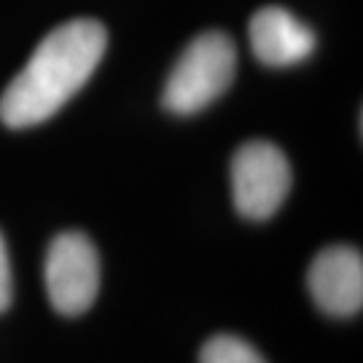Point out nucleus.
<instances>
[{
    "label": "nucleus",
    "mask_w": 363,
    "mask_h": 363,
    "mask_svg": "<svg viewBox=\"0 0 363 363\" xmlns=\"http://www.w3.org/2000/svg\"><path fill=\"white\" fill-rule=\"evenodd\" d=\"M234 70H237L234 40L218 30L202 33L178 57L162 91V105L175 116L199 113L232 86Z\"/></svg>",
    "instance_id": "nucleus-2"
},
{
    "label": "nucleus",
    "mask_w": 363,
    "mask_h": 363,
    "mask_svg": "<svg viewBox=\"0 0 363 363\" xmlns=\"http://www.w3.org/2000/svg\"><path fill=\"white\" fill-rule=\"evenodd\" d=\"M315 304L331 318H352L363 307V259L350 245L320 250L307 272Z\"/></svg>",
    "instance_id": "nucleus-5"
},
{
    "label": "nucleus",
    "mask_w": 363,
    "mask_h": 363,
    "mask_svg": "<svg viewBox=\"0 0 363 363\" xmlns=\"http://www.w3.org/2000/svg\"><path fill=\"white\" fill-rule=\"evenodd\" d=\"M291 191V164L274 143L250 140L232 159V199L247 220L272 218Z\"/></svg>",
    "instance_id": "nucleus-3"
},
{
    "label": "nucleus",
    "mask_w": 363,
    "mask_h": 363,
    "mask_svg": "<svg viewBox=\"0 0 363 363\" xmlns=\"http://www.w3.org/2000/svg\"><path fill=\"white\" fill-rule=\"evenodd\" d=\"M250 49L261 65L288 67L315 52V33L280 6H267L250 19Z\"/></svg>",
    "instance_id": "nucleus-6"
},
{
    "label": "nucleus",
    "mask_w": 363,
    "mask_h": 363,
    "mask_svg": "<svg viewBox=\"0 0 363 363\" xmlns=\"http://www.w3.org/2000/svg\"><path fill=\"white\" fill-rule=\"evenodd\" d=\"M199 363H267L250 342L232 334H216L210 337L202 350H199Z\"/></svg>",
    "instance_id": "nucleus-7"
},
{
    "label": "nucleus",
    "mask_w": 363,
    "mask_h": 363,
    "mask_svg": "<svg viewBox=\"0 0 363 363\" xmlns=\"http://www.w3.org/2000/svg\"><path fill=\"white\" fill-rule=\"evenodd\" d=\"M108 33L94 19H70L30 54L0 97V121L11 130L35 127L52 118L97 70Z\"/></svg>",
    "instance_id": "nucleus-1"
},
{
    "label": "nucleus",
    "mask_w": 363,
    "mask_h": 363,
    "mask_svg": "<svg viewBox=\"0 0 363 363\" xmlns=\"http://www.w3.org/2000/svg\"><path fill=\"white\" fill-rule=\"evenodd\" d=\"M11 261H9V250H6V240L0 234V312H6L11 307Z\"/></svg>",
    "instance_id": "nucleus-8"
},
{
    "label": "nucleus",
    "mask_w": 363,
    "mask_h": 363,
    "mask_svg": "<svg viewBox=\"0 0 363 363\" xmlns=\"http://www.w3.org/2000/svg\"><path fill=\"white\" fill-rule=\"evenodd\" d=\"M43 280L52 307L65 318L89 310L100 291V256L84 232L57 234L46 253Z\"/></svg>",
    "instance_id": "nucleus-4"
}]
</instances>
